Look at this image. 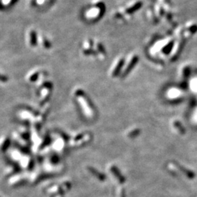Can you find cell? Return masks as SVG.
I'll use <instances>...</instances> for the list:
<instances>
[{
    "instance_id": "9",
    "label": "cell",
    "mask_w": 197,
    "mask_h": 197,
    "mask_svg": "<svg viewBox=\"0 0 197 197\" xmlns=\"http://www.w3.org/2000/svg\"><path fill=\"white\" fill-rule=\"evenodd\" d=\"M189 31H191V33H195L196 31H197V26H195V25H194V26H193L192 27L190 28Z\"/></svg>"
},
{
    "instance_id": "8",
    "label": "cell",
    "mask_w": 197,
    "mask_h": 197,
    "mask_svg": "<svg viewBox=\"0 0 197 197\" xmlns=\"http://www.w3.org/2000/svg\"><path fill=\"white\" fill-rule=\"evenodd\" d=\"M8 78L7 76L0 74V82H1V83H6V82H8Z\"/></svg>"
},
{
    "instance_id": "4",
    "label": "cell",
    "mask_w": 197,
    "mask_h": 197,
    "mask_svg": "<svg viewBox=\"0 0 197 197\" xmlns=\"http://www.w3.org/2000/svg\"><path fill=\"white\" fill-rule=\"evenodd\" d=\"M39 77V72L34 71L31 72L29 74L27 75V80L30 83H33V82H35L36 80L38 79Z\"/></svg>"
},
{
    "instance_id": "7",
    "label": "cell",
    "mask_w": 197,
    "mask_h": 197,
    "mask_svg": "<svg viewBox=\"0 0 197 197\" xmlns=\"http://www.w3.org/2000/svg\"><path fill=\"white\" fill-rule=\"evenodd\" d=\"M174 126H175V127L177 129H179V131H180L182 134H184V133H185V129H183V127L182 126V125L180 124V122L177 121L175 122V123H174Z\"/></svg>"
},
{
    "instance_id": "1",
    "label": "cell",
    "mask_w": 197,
    "mask_h": 197,
    "mask_svg": "<svg viewBox=\"0 0 197 197\" xmlns=\"http://www.w3.org/2000/svg\"><path fill=\"white\" fill-rule=\"evenodd\" d=\"M94 6L89 8L85 12V16L88 20H97L102 16L105 10L104 3L100 0H94Z\"/></svg>"
},
{
    "instance_id": "5",
    "label": "cell",
    "mask_w": 197,
    "mask_h": 197,
    "mask_svg": "<svg viewBox=\"0 0 197 197\" xmlns=\"http://www.w3.org/2000/svg\"><path fill=\"white\" fill-rule=\"evenodd\" d=\"M18 136L23 140H28L29 139V132L26 129H20L18 131Z\"/></svg>"
},
{
    "instance_id": "2",
    "label": "cell",
    "mask_w": 197,
    "mask_h": 197,
    "mask_svg": "<svg viewBox=\"0 0 197 197\" xmlns=\"http://www.w3.org/2000/svg\"><path fill=\"white\" fill-rule=\"evenodd\" d=\"M10 144V140L8 136L0 137V153L5 152L8 149Z\"/></svg>"
},
{
    "instance_id": "6",
    "label": "cell",
    "mask_w": 197,
    "mask_h": 197,
    "mask_svg": "<svg viewBox=\"0 0 197 197\" xmlns=\"http://www.w3.org/2000/svg\"><path fill=\"white\" fill-rule=\"evenodd\" d=\"M29 43L32 47L37 45V36L34 31H31L29 34Z\"/></svg>"
},
{
    "instance_id": "3",
    "label": "cell",
    "mask_w": 197,
    "mask_h": 197,
    "mask_svg": "<svg viewBox=\"0 0 197 197\" xmlns=\"http://www.w3.org/2000/svg\"><path fill=\"white\" fill-rule=\"evenodd\" d=\"M176 166H177V167H179V169H180V170H181L182 172L183 173H185V175L187 176V177H188V178L190 179H193L194 177H195V174H194V172H192L191 171H189V170H186L185 168L183 167L182 166H180V164H177V163H176Z\"/></svg>"
}]
</instances>
